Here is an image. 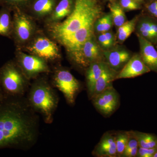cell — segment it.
Segmentation results:
<instances>
[{"label":"cell","mask_w":157,"mask_h":157,"mask_svg":"<svg viewBox=\"0 0 157 157\" xmlns=\"http://www.w3.org/2000/svg\"><path fill=\"white\" fill-rule=\"evenodd\" d=\"M38 113L23 96L0 97V149L27 150L39 135Z\"/></svg>","instance_id":"1"},{"label":"cell","mask_w":157,"mask_h":157,"mask_svg":"<svg viewBox=\"0 0 157 157\" xmlns=\"http://www.w3.org/2000/svg\"><path fill=\"white\" fill-rule=\"evenodd\" d=\"M102 8L97 0H74L73 11L62 22L50 27L52 36L59 42L70 37L90 20L101 17Z\"/></svg>","instance_id":"2"},{"label":"cell","mask_w":157,"mask_h":157,"mask_svg":"<svg viewBox=\"0 0 157 157\" xmlns=\"http://www.w3.org/2000/svg\"><path fill=\"white\" fill-rule=\"evenodd\" d=\"M26 98L29 104L44 121L51 124L59 104V99L55 90L45 80H37L29 89Z\"/></svg>","instance_id":"3"},{"label":"cell","mask_w":157,"mask_h":157,"mask_svg":"<svg viewBox=\"0 0 157 157\" xmlns=\"http://www.w3.org/2000/svg\"><path fill=\"white\" fill-rule=\"evenodd\" d=\"M28 80L17 63L9 61L0 69V82L5 95L24 96L29 89Z\"/></svg>","instance_id":"4"},{"label":"cell","mask_w":157,"mask_h":157,"mask_svg":"<svg viewBox=\"0 0 157 157\" xmlns=\"http://www.w3.org/2000/svg\"><path fill=\"white\" fill-rule=\"evenodd\" d=\"M53 82L56 87L63 94L68 104H74L80 85L72 73L63 69L57 70L54 76Z\"/></svg>","instance_id":"5"},{"label":"cell","mask_w":157,"mask_h":157,"mask_svg":"<svg viewBox=\"0 0 157 157\" xmlns=\"http://www.w3.org/2000/svg\"><path fill=\"white\" fill-rule=\"evenodd\" d=\"M99 17L91 20L76 33L60 42L66 48L72 59L78 53L85 42L94 36L95 23Z\"/></svg>","instance_id":"6"},{"label":"cell","mask_w":157,"mask_h":157,"mask_svg":"<svg viewBox=\"0 0 157 157\" xmlns=\"http://www.w3.org/2000/svg\"><path fill=\"white\" fill-rule=\"evenodd\" d=\"M17 64L28 79L40 73L49 72L46 60L34 55L19 52L17 56Z\"/></svg>","instance_id":"7"},{"label":"cell","mask_w":157,"mask_h":157,"mask_svg":"<svg viewBox=\"0 0 157 157\" xmlns=\"http://www.w3.org/2000/svg\"><path fill=\"white\" fill-rule=\"evenodd\" d=\"M103 56V53L95 40L94 35L85 42L72 59L79 66L88 67L94 62L102 60Z\"/></svg>","instance_id":"8"},{"label":"cell","mask_w":157,"mask_h":157,"mask_svg":"<svg viewBox=\"0 0 157 157\" xmlns=\"http://www.w3.org/2000/svg\"><path fill=\"white\" fill-rule=\"evenodd\" d=\"M92 99L96 109L105 116L114 112L119 103V96L113 86L108 88Z\"/></svg>","instance_id":"9"},{"label":"cell","mask_w":157,"mask_h":157,"mask_svg":"<svg viewBox=\"0 0 157 157\" xmlns=\"http://www.w3.org/2000/svg\"><path fill=\"white\" fill-rule=\"evenodd\" d=\"M27 48L34 55L45 60H53L60 57L57 45L46 37H38Z\"/></svg>","instance_id":"10"},{"label":"cell","mask_w":157,"mask_h":157,"mask_svg":"<svg viewBox=\"0 0 157 157\" xmlns=\"http://www.w3.org/2000/svg\"><path fill=\"white\" fill-rule=\"evenodd\" d=\"M14 10L13 27L11 35L19 42H25L29 39L33 35L34 26L30 19L20 10Z\"/></svg>","instance_id":"11"},{"label":"cell","mask_w":157,"mask_h":157,"mask_svg":"<svg viewBox=\"0 0 157 157\" xmlns=\"http://www.w3.org/2000/svg\"><path fill=\"white\" fill-rule=\"evenodd\" d=\"M151 70L143 62L140 54H135L127 62L124 67L118 73L116 79L134 78Z\"/></svg>","instance_id":"12"},{"label":"cell","mask_w":157,"mask_h":157,"mask_svg":"<svg viewBox=\"0 0 157 157\" xmlns=\"http://www.w3.org/2000/svg\"><path fill=\"white\" fill-rule=\"evenodd\" d=\"M103 53L109 67L118 73L132 57L128 51L120 48L104 51Z\"/></svg>","instance_id":"13"},{"label":"cell","mask_w":157,"mask_h":157,"mask_svg":"<svg viewBox=\"0 0 157 157\" xmlns=\"http://www.w3.org/2000/svg\"><path fill=\"white\" fill-rule=\"evenodd\" d=\"M137 36L141 58L151 71L157 73V51L151 42L138 34Z\"/></svg>","instance_id":"14"},{"label":"cell","mask_w":157,"mask_h":157,"mask_svg":"<svg viewBox=\"0 0 157 157\" xmlns=\"http://www.w3.org/2000/svg\"><path fill=\"white\" fill-rule=\"evenodd\" d=\"M93 153L94 155L98 157H117L116 135L109 133L104 134Z\"/></svg>","instance_id":"15"},{"label":"cell","mask_w":157,"mask_h":157,"mask_svg":"<svg viewBox=\"0 0 157 157\" xmlns=\"http://www.w3.org/2000/svg\"><path fill=\"white\" fill-rule=\"evenodd\" d=\"M108 67L109 66L107 63L103 60L94 62L88 67L86 76L90 95L92 92L96 81Z\"/></svg>","instance_id":"16"},{"label":"cell","mask_w":157,"mask_h":157,"mask_svg":"<svg viewBox=\"0 0 157 157\" xmlns=\"http://www.w3.org/2000/svg\"><path fill=\"white\" fill-rule=\"evenodd\" d=\"M117 74V72L108 67L96 81L92 92L90 95L91 98L92 99L108 88L113 86V82L115 80Z\"/></svg>","instance_id":"17"},{"label":"cell","mask_w":157,"mask_h":157,"mask_svg":"<svg viewBox=\"0 0 157 157\" xmlns=\"http://www.w3.org/2000/svg\"><path fill=\"white\" fill-rule=\"evenodd\" d=\"M74 0H61L52 13L51 20L54 22L67 17L73 11Z\"/></svg>","instance_id":"18"},{"label":"cell","mask_w":157,"mask_h":157,"mask_svg":"<svg viewBox=\"0 0 157 157\" xmlns=\"http://www.w3.org/2000/svg\"><path fill=\"white\" fill-rule=\"evenodd\" d=\"M11 9L3 6L0 10V35L9 36L11 35L13 20L11 16Z\"/></svg>","instance_id":"19"},{"label":"cell","mask_w":157,"mask_h":157,"mask_svg":"<svg viewBox=\"0 0 157 157\" xmlns=\"http://www.w3.org/2000/svg\"><path fill=\"white\" fill-rule=\"evenodd\" d=\"M56 0H34L33 11L40 17L52 14L56 5Z\"/></svg>","instance_id":"20"},{"label":"cell","mask_w":157,"mask_h":157,"mask_svg":"<svg viewBox=\"0 0 157 157\" xmlns=\"http://www.w3.org/2000/svg\"><path fill=\"white\" fill-rule=\"evenodd\" d=\"M139 147L146 148H157V137L149 133L134 131Z\"/></svg>","instance_id":"21"},{"label":"cell","mask_w":157,"mask_h":157,"mask_svg":"<svg viewBox=\"0 0 157 157\" xmlns=\"http://www.w3.org/2000/svg\"><path fill=\"white\" fill-rule=\"evenodd\" d=\"M109 8L113 24L118 28L127 21V17L124 9L120 4L113 2L109 4Z\"/></svg>","instance_id":"22"},{"label":"cell","mask_w":157,"mask_h":157,"mask_svg":"<svg viewBox=\"0 0 157 157\" xmlns=\"http://www.w3.org/2000/svg\"><path fill=\"white\" fill-rule=\"evenodd\" d=\"M137 20V17H134L118 28L117 37L119 42L122 43L130 36L131 34L135 31Z\"/></svg>","instance_id":"23"},{"label":"cell","mask_w":157,"mask_h":157,"mask_svg":"<svg viewBox=\"0 0 157 157\" xmlns=\"http://www.w3.org/2000/svg\"><path fill=\"white\" fill-rule=\"evenodd\" d=\"M113 24L111 14L108 13L97 20L95 23L94 30L99 33L108 32L110 30Z\"/></svg>","instance_id":"24"},{"label":"cell","mask_w":157,"mask_h":157,"mask_svg":"<svg viewBox=\"0 0 157 157\" xmlns=\"http://www.w3.org/2000/svg\"><path fill=\"white\" fill-rule=\"evenodd\" d=\"M137 32L146 31L151 34L157 39V23L148 18L140 20L137 25Z\"/></svg>","instance_id":"25"},{"label":"cell","mask_w":157,"mask_h":157,"mask_svg":"<svg viewBox=\"0 0 157 157\" xmlns=\"http://www.w3.org/2000/svg\"><path fill=\"white\" fill-rule=\"evenodd\" d=\"M129 132H121L116 135L117 157H121L124 153L128 140Z\"/></svg>","instance_id":"26"},{"label":"cell","mask_w":157,"mask_h":157,"mask_svg":"<svg viewBox=\"0 0 157 157\" xmlns=\"http://www.w3.org/2000/svg\"><path fill=\"white\" fill-rule=\"evenodd\" d=\"M98 40L100 46L106 50H109L113 45L111 39L106 32L99 34Z\"/></svg>","instance_id":"27"},{"label":"cell","mask_w":157,"mask_h":157,"mask_svg":"<svg viewBox=\"0 0 157 157\" xmlns=\"http://www.w3.org/2000/svg\"><path fill=\"white\" fill-rule=\"evenodd\" d=\"M32 0H2V5L10 9H19V7L27 5Z\"/></svg>","instance_id":"28"},{"label":"cell","mask_w":157,"mask_h":157,"mask_svg":"<svg viewBox=\"0 0 157 157\" xmlns=\"http://www.w3.org/2000/svg\"><path fill=\"white\" fill-rule=\"evenodd\" d=\"M120 5L124 11H133L140 9V3L134 0H120Z\"/></svg>","instance_id":"29"},{"label":"cell","mask_w":157,"mask_h":157,"mask_svg":"<svg viewBox=\"0 0 157 157\" xmlns=\"http://www.w3.org/2000/svg\"><path fill=\"white\" fill-rule=\"evenodd\" d=\"M129 132L128 140L127 147L125 151L129 150L138 147H139L138 141L134 133V131H129Z\"/></svg>","instance_id":"30"},{"label":"cell","mask_w":157,"mask_h":157,"mask_svg":"<svg viewBox=\"0 0 157 157\" xmlns=\"http://www.w3.org/2000/svg\"><path fill=\"white\" fill-rule=\"evenodd\" d=\"M157 150V148H146L138 147L136 157H153Z\"/></svg>","instance_id":"31"},{"label":"cell","mask_w":157,"mask_h":157,"mask_svg":"<svg viewBox=\"0 0 157 157\" xmlns=\"http://www.w3.org/2000/svg\"><path fill=\"white\" fill-rule=\"evenodd\" d=\"M138 147L129 150L125 151L121 157H136L138 151Z\"/></svg>","instance_id":"32"},{"label":"cell","mask_w":157,"mask_h":157,"mask_svg":"<svg viewBox=\"0 0 157 157\" xmlns=\"http://www.w3.org/2000/svg\"><path fill=\"white\" fill-rule=\"evenodd\" d=\"M147 9L151 14L154 15L157 10V1L149 4L147 6Z\"/></svg>","instance_id":"33"},{"label":"cell","mask_w":157,"mask_h":157,"mask_svg":"<svg viewBox=\"0 0 157 157\" xmlns=\"http://www.w3.org/2000/svg\"><path fill=\"white\" fill-rule=\"evenodd\" d=\"M4 94H3L2 90V87H1V82H0V97H2Z\"/></svg>","instance_id":"34"},{"label":"cell","mask_w":157,"mask_h":157,"mask_svg":"<svg viewBox=\"0 0 157 157\" xmlns=\"http://www.w3.org/2000/svg\"><path fill=\"white\" fill-rule=\"evenodd\" d=\"M153 157H157V150L156 151L155 153V154L153 156Z\"/></svg>","instance_id":"35"},{"label":"cell","mask_w":157,"mask_h":157,"mask_svg":"<svg viewBox=\"0 0 157 157\" xmlns=\"http://www.w3.org/2000/svg\"><path fill=\"white\" fill-rule=\"evenodd\" d=\"M154 16H155V17H156L157 18V10L155 12V13L154 14Z\"/></svg>","instance_id":"36"},{"label":"cell","mask_w":157,"mask_h":157,"mask_svg":"<svg viewBox=\"0 0 157 157\" xmlns=\"http://www.w3.org/2000/svg\"><path fill=\"white\" fill-rule=\"evenodd\" d=\"M0 5H2V0H0Z\"/></svg>","instance_id":"37"},{"label":"cell","mask_w":157,"mask_h":157,"mask_svg":"<svg viewBox=\"0 0 157 157\" xmlns=\"http://www.w3.org/2000/svg\"><path fill=\"white\" fill-rule=\"evenodd\" d=\"M108 1H110V2H113V1H115V0H108Z\"/></svg>","instance_id":"38"},{"label":"cell","mask_w":157,"mask_h":157,"mask_svg":"<svg viewBox=\"0 0 157 157\" xmlns=\"http://www.w3.org/2000/svg\"></svg>","instance_id":"39"}]
</instances>
